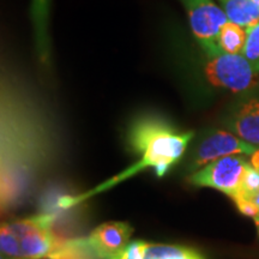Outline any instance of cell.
I'll use <instances>...</instances> for the list:
<instances>
[{
    "mask_svg": "<svg viewBox=\"0 0 259 259\" xmlns=\"http://www.w3.org/2000/svg\"><path fill=\"white\" fill-rule=\"evenodd\" d=\"M193 137L192 131H178L158 115L138 116L130 125L127 143L132 153L141 157L134 166L95 191L100 192L149 167L154 168L157 177H163L184 156Z\"/></svg>",
    "mask_w": 259,
    "mask_h": 259,
    "instance_id": "cell-1",
    "label": "cell"
},
{
    "mask_svg": "<svg viewBox=\"0 0 259 259\" xmlns=\"http://www.w3.org/2000/svg\"><path fill=\"white\" fill-rule=\"evenodd\" d=\"M53 215L5 222L0 229L2 259H42L56 251L52 225Z\"/></svg>",
    "mask_w": 259,
    "mask_h": 259,
    "instance_id": "cell-2",
    "label": "cell"
},
{
    "mask_svg": "<svg viewBox=\"0 0 259 259\" xmlns=\"http://www.w3.org/2000/svg\"><path fill=\"white\" fill-rule=\"evenodd\" d=\"M203 72L210 85L241 95L259 88V72L242 54L218 52L205 56Z\"/></svg>",
    "mask_w": 259,
    "mask_h": 259,
    "instance_id": "cell-3",
    "label": "cell"
},
{
    "mask_svg": "<svg viewBox=\"0 0 259 259\" xmlns=\"http://www.w3.org/2000/svg\"><path fill=\"white\" fill-rule=\"evenodd\" d=\"M257 148L242 141L228 130L205 131L194 145L189 161V171L194 173L219 158L231 155H252Z\"/></svg>",
    "mask_w": 259,
    "mask_h": 259,
    "instance_id": "cell-4",
    "label": "cell"
},
{
    "mask_svg": "<svg viewBox=\"0 0 259 259\" xmlns=\"http://www.w3.org/2000/svg\"><path fill=\"white\" fill-rule=\"evenodd\" d=\"M189 16L191 31L205 56L221 52L218 37L228 18L212 0H180Z\"/></svg>",
    "mask_w": 259,
    "mask_h": 259,
    "instance_id": "cell-5",
    "label": "cell"
},
{
    "mask_svg": "<svg viewBox=\"0 0 259 259\" xmlns=\"http://www.w3.org/2000/svg\"><path fill=\"white\" fill-rule=\"evenodd\" d=\"M248 166L250 162L244 155H231L194 171L190 176V183L200 187H212L233 198L240 190Z\"/></svg>",
    "mask_w": 259,
    "mask_h": 259,
    "instance_id": "cell-6",
    "label": "cell"
},
{
    "mask_svg": "<svg viewBox=\"0 0 259 259\" xmlns=\"http://www.w3.org/2000/svg\"><path fill=\"white\" fill-rule=\"evenodd\" d=\"M223 125L242 141L259 148V88L236 97L226 113Z\"/></svg>",
    "mask_w": 259,
    "mask_h": 259,
    "instance_id": "cell-7",
    "label": "cell"
},
{
    "mask_svg": "<svg viewBox=\"0 0 259 259\" xmlns=\"http://www.w3.org/2000/svg\"><path fill=\"white\" fill-rule=\"evenodd\" d=\"M132 227L125 222H107L93 231L85 246L96 257L111 259L128 244Z\"/></svg>",
    "mask_w": 259,
    "mask_h": 259,
    "instance_id": "cell-8",
    "label": "cell"
},
{
    "mask_svg": "<svg viewBox=\"0 0 259 259\" xmlns=\"http://www.w3.org/2000/svg\"><path fill=\"white\" fill-rule=\"evenodd\" d=\"M51 0H31V22L34 29L35 51L41 64H47L51 58L50 38Z\"/></svg>",
    "mask_w": 259,
    "mask_h": 259,
    "instance_id": "cell-9",
    "label": "cell"
},
{
    "mask_svg": "<svg viewBox=\"0 0 259 259\" xmlns=\"http://www.w3.org/2000/svg\"><path fill=\"white\" fill-rule=\"evenodd\" d=\"M229 22L248 29L259 23V5L253 0H221Z\"/></svg>",
    "mask_w": 259,
    "mask_h": 259,
    "instance_id": "cell-10",
    "label": "cell"
},
{
    "mask_svg": "<svg viewBox=\"0 0 259 259\" xmlns=\"http://www.w3.org/2000/svg\"><path fill=\"white\" fill-rule=\"evenodd\" d=\"M246 38H247V29L228 21L220 31L218 45L220 50L225 53L242 54Z\"/></svg>",
    "mask_w": 259,
    "mask_h": 259,
    "instance_id": "cell-11",
    "label": "cell"
},
{
    "mask_svg": "<svg viewBox=\"0 0 259 259\" xmlns=\"http://www.w3.org/2000/svg\"><path fill=\"white\" fill-rule=\"evenodd\" d=\"M144 259H206V257L186 246L148 244Z\"/></svg>",
    "mask_w": 259,
    "mask_h": 259,
    "instance_id": "cell-12",
    "label": "cell"
},
{
    "mask_svg": "<svg viewBox=\"0 0 259 259\" xmlns=\"http://www.w3.org/2000/svg\"><path fill=\"white\" fill-rule=\"evenodd\" d=\"M242 56L259 72V23L247 29V38Z\"/></svg>",
    "mask_w": 259,
    "mask_h": 259,
    "instance_id": "cell-13",
    "label": "cell"
},
{
    "mask_svg": "<svg viewBox=\"0 0 259 259\" xmlns=\"http://www.w3.org/2000/svg\"><path fill=\"white\" fill-rule=\"evenodd\" d=\"M259 191V171L257 169H254L253 167L250 166L247 167V169L245 171L244 179H242L240 190L239 192L233 197L232 199L234 198H246V199H251L252 196L255 192Z\"/></svg>",
    "mask_w": 259,
    "mask_h": 259,
    "instance_id": "cell-14",
    "label": "cell"
},
{
    "mask_svg": "<svg viewBox=\"0 0 259 259\" xmlns=\"http://www.w3.org/2000/svg\"><path fill=\"white\" fill-rule=\"evenodd\" d=\"M148 242L142 240H135L128 242L122 250L115 253L111 259H144L145 250Z\"/></svg>",
    "mask_w": 259,
    "mask_h": 259,
    "instance_id": "cell-15",
    "label": "cell"
},
{
    "mask_svg": "<svg viewBox=\"0 0 259 259\" xmlns=\"http://www.w3.org/2000/svg\"><path fill=\"white\" fill-rule=\"evenodd\" d=\"M233 200H234L236 208H238V210L242 215L252 218L255 221V223L259 222V208L251 199L234 198Z\"/></svg>",
    "mask_w": 259,
    "mask_h": 259,
    "instance_id": "cell-16",
    "label": "cell"
},
{
    "mask_svg": "<svg viewBox=\"0 0 259 259\" xmlns=\"http://www.w3.org/2000/svg\"><path fill=\"white\" fill-rule=\"evenodd\" d=\"M251 166L257 169L259 171V148H257V150L254 151L253 154L251 155V160H250Z\"/></svg>",
    "mask_w": 259,
    "mask_h": 259,
    "instance_id": "cell-17",
    "label": "cell"
},
{
    "mask_svg": "<svg viewBox=\"0 0 259 259\" xmlns=\"http://www.w3.org/2000/svg\"><path fill=\"white\" fill-rule=\"evenodd\" d=\"M251 200L259 208V191H258V192H255V193L253 194V196H252ZM257 223H258V222H257Z\"/></svg>",
    "mask_w": 259,
    "mask_h": 259,
    "instance_id": "cell-18",
    "label": "cell"
},
{
    "mask_svg": "<svg viewBox=\"0 0 259 259\" xmlns=\"http://www.w3.org/2000/svg\"><path fill=\"white\" fill-rule=\"evenodd\" d=\"M253 2H254L257 5H259V0H253Z\"/></svg>",
    "mask_w": 259,
    "mask_h": 259,
    "instance_id": "cell-19",
    "label": "cell"
},
{
    "mask_svg": "<svg viewBox=\"0 0 259 259\" xmlns=\"http://www.w3.org/2000/svg\"><path fill=\"white\" fill-rule=\"evenodd\" d=\"M255 225H257V226H258V229H259V222H258V223H255Z\"/></svg>",
    "mask_w": 259,
    "mask_h": 259,
    "instance_id": "cell-20",
    "label": "cell"
}]
</instances>
